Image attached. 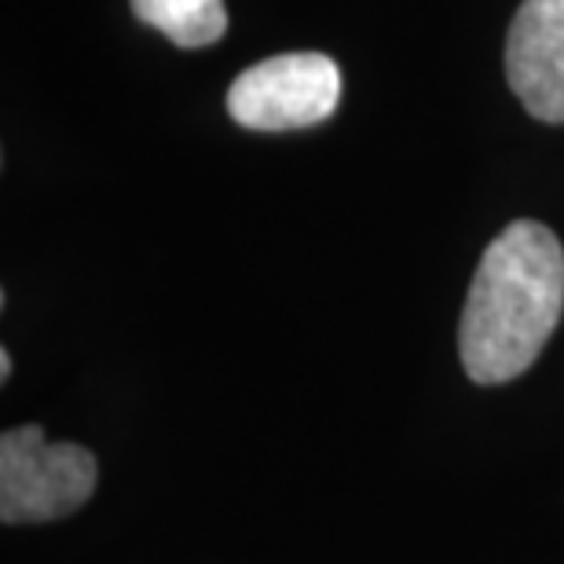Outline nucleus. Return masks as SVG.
<instances>
[{
	"label": "nucleus",
	"mask_w": 564,
	"mask_h": 564,
	"mask_svg": "<svg viewBox=\"0 0 564 564\" xmlns=\"http://www.w3.org/2000/svg\"><path fill=\"white\" fill-rule=\"evenodd\" d=\"M132 11L180 48H206L228 30L224 0H132Z\"/></svg>",
	"instance_id": "obj_5"
},
{
	"label": "nucleus",
	"mask_w": 564,
	"mask_h": 564,
	"mask_svg": "<svg viewBox=\"0 0 564 564\" xmlns=\"http://www.w3.org/2000/svg\"><path fill=\"white\" fill-rule=\"evenodd\" d=\"M341 104V70L323 52H286L242 70L228 88V115L257 132L326 121Z\"/></svg>",
	"instance_id": "obj_3"
},
{
	"label": "nucleus",
	"mask_w": 564,
	"mask_h": 564,
	"mask_svg": "<svg viewBox=\"0 0 564 564\" xmlns=\"http://www.w3.org/2000/svg\"><path fill=\"white\" fill-rule=\"evenodd\" d=\"M99 480L93 451L48 440L37 425L0 436V521L41 524L66 517L93 499Z\"/></svg>",
	"instance_id": "obj_2"
},
{
	"label": "nucleus",
	"mask_w": 564,
	"mask_h": 564,
	"mask_svg": "<svg viewBox=\"0 0 564 564\" xmlns=\"http://www.w3.org/2000/svg\"><path fill=\"white\" fill-rule=\"evenodd\" d=\"M564 312V250L539 220H513L473 275L458 352L477 386H502L535 364Z\"/></svg>",
	"instance_id": "obj_1"
},
{
	"label": "nucleus",
	"mask_w": 564,
	"mask_h": 564,
	"mask_svg": "<svg viewBox=\"0 0 564 564\" xmlns=\"http://www.w3.org/2000/svg\"><path fill=\"white\" fill-rule=\"evenodd\" d=\"M0 375H4V378L11 375V356L8 352H0Z\"/></svg>",
	"instance_id": "obj_6"
},
{
	"label": "nucleus",
	"mask_w": 564,
	"mask_h": 564,
	"mask_svg": "<svg viewBox=\"0 0 564 564\" xmlns=\"http://www.w3.org/2000/svg\"><path fill=\"white\" fill-rule=\"evenodd\" d=\"M506 77L528 115L564 126V0H524L506 37Z\"/></svg>",
	"instance_id": "obj_4"
}]
</instances>
